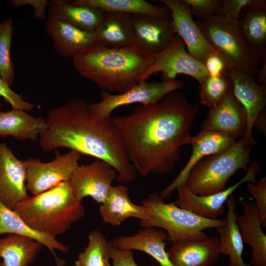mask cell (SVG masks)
I'll list each match as a JSON object with an SVG mask.
<instances>
[{
	"label": "cell",
	"mask_w": 266,
	"mask_h": 266,
	"mask_svg": "<svg viewBox=\"0 0 266 266\" xmlns=\"http://www.w3.org/2000/svg\"><path fill=\"white\" fill-rule=\"evenodd\" d=\"M199 112L184 94L174 91L158 103L138 104L132 113L112 118L130 162L140 176H146L174 169L180 147L191 143Z\"/></svg>",
	"instance_id": "obj_1"
},
{
	"label": "cell",
	"mask_w": 266,
	"mask_h": 266,
	"mask_svg": "<svg viewBox=\"0 0 266 266\" xmlns=\"http://www.w3.org/2000/svg\"><path fill=\"white\" fill-rule=\"evenodd\" d=\"M46 119L47 128L39 137L44 151L68 148L109 164L121 184L135 179L137 171L111 117L99 118L84 99L77 97L51 109Z\"/></svg>",
	"instance_id": "obj_2"
},
{
	"label": "cell",
	"mask_w": 266,
	"mask_h": 266,
	"mask_svg": "<svg viewBox=\"0 0 266 266\" xmlns=\"http://www.w3.org/2000/svg\"><path fill=\"white\" fill-rule=\"evenodd\" d=\"M154 57L136 45L112 48L96 42L73 57L72 63L84 78L104 91L120 94L141 81Z\"/></svg>",
	"instance_id": "obj_3"
},
{
	"label": "cell",
	"mask_w": 266,
	"mask_h": 266,
	"mask_svg": "<svg viewBox=\"0 0 266 266\" xmlns=\"http://www.w3.org/2000/svg\"><path fill=\"white\" fill-rule=\"evenodd\" d=\"M14 210L32 230L55 238L64 234L85 214L69 181L30 197Z\"/></svg>",
	"instance_id": "obj_4"
},
{
	"label": "cell",
	"mask_w": 266,
	"mask_h": 266,
	"mask_svg": "<svg viewBox=\"0 0 266 266\" xmlns=\"http://www.w3.org/2000/svg\"><path fill=\"white\" fill-rule=\"evenodd\" d=\"M251 149L245 145L242 137L229 149L204 157L191 169L185 186L199 196L224 190L228 181L237 171H247L251 162Z\"/></svg>",
	"instance_id": "obj_5"
},
{
	"label": "cell",
	"mask_w": 266,
	"mask_h": 266,
	"mask_svg": "<svg viewBox=\"0 0 266 266\" xmlns=\"http://www.w3.org/2000/svg\"><path fill=\"white\" fill-rule=\"evenodd\" d=\"M148 212V218L140 221L142 228H155L165 230L167 239L172 243L188 239L206 237L203 231L217 229L225 224V219H208L181 208L173 203H166L157 193H152L141 204Z\"/></svg>",
	"instance_id": "obj_6"
},
{
	"label": "cell",
	"mask_w": 266,
	"mask_h": 266,
	"mask_svg": "<svg viewBox=\"0 0 266 266\" xmlns=\"http://www.w3.org/2000/svg\"><path fill=\"white\" fill-rule=\"evenodd\" d=\"M196 22L229 69L248 74L256 79L261 67L260 63L243 36L237 21L213 15L197 19Z\"/></svg>",
	"instance_id": "obj_7"
},
{
	"label": "cell",
	"mask_w": 266,
	"mask_h": 266,
	"mask_svg": "<svg viewBox=\"0 0 266 266\" xmlns=\"http://www.w3.org/2000/svg\"><path fill=\"white\" fill-rule=\"evenodd\" d=\"M181 80L162 81L159 82L141 80L126 91L117 94L102 90L100 92L101 100L89 104L91 110L100 119L111 117L112 112L120 106L134 103L148 105L155 104L168 94L185 87Z\"/></svg>",
	"instance_id": "obj_8"
},
{
	"label": "cell",
	"mask_w": 266,
	"mask_h": 266,
	"mask_svg": "<svg viewBox=\"0 0 266 266\" xmlns=\"http://www.w3.org/2000/svg\"><path fill=\"white\" fill-rule=\"evenodd\" d=\"M80 158L81 154L73 150L64 154L56 151L55 158L48 162L34 158L24 161L28 191L35 196L69 181Z\"/></svg>",
	"instance_id": "obj_9"
},
{
	"label": "cell",
	"mask_w": 266,
	"mask_h": 266,
	"mask_svg": "<svg viewBox=\"0 0 266 266\" xmlns=\"http://www.w3.org/2000/svg\"><path fill=\"white\" fill-rule=\"evenodd\" d=\"M159 72L162 81L173 80L178 74H183L200 83L209 76L204 64L189 54L183 40L177 34L166 49L155 55L153 64L141 76L140 80H147Z\"/></svg>",
	"instance_id": "obj_10"
},
{
	"label": "cell",
	"mask_w": 266,
	"mask_h": 266,
	"mask_svg": "<svg viewBox=\"0 0 266 266\" xmlns=\"http://www.w3.org/2000/svg\"><path fill=\"white\" fill-rule=\"evenodd\" d=\"M259 165L251 162L245 175L234 185L214 194L199 196L193 194L185 185L176 189L178 198L173 203L178 207L187 210L201 217L217 219L225 211L224 203L233 192L246 182L256 183L260 172Z\"/></svg>",
	"instance_id": "obj_11"
},
{
	"label": "cell",
	"mask_w": 266,
	"mask_h": 266,
	"mask_svg": "<svg viewBox=\"0 0 266 266\" xmlns=\"http://www.w3.org/2000/svg\"><path fill=\"white\" fill-rule=\"evenodd\" d=\"M117 176L111 165L97 159L89 164L79 165L69 182L78 201L81 202L84 198L89 197L101 204L108 195Z\"/></svg>",
	"instance_id": "obj_12"
},
{
	"label": "cell",
	"mask_w": 266,
	"mask_h": 266,
	"mask_svg": "<svg viewBox=\"0 0 266 266\" xmlns=\"http://www.w3.org/2000/svg\"><path fill=\"white\" fill-rule=\"evenodd\" d=\"M228 74L232 82L233 93L243 106L247 116V126L243 136L245 145L250 148L257 142L252 134L254 123L266 106V85L258 83L251 75L228 69Z\"/></svg>",
	"instance_id": "obj_13"
},
{
	"label": "cell",
	"mask_w": 266,
	"mask_h": 266,
	"mask_svg": "<svg viewBox=\"0 0 266 266\" xmlns=\"http://www.w3.org/2000/svg\"><path fill=\"white\" fill-rule=\"evenodd\" d=\"M159 1L169 10L174 31L183 40L190 55L204 64L210 55L217 52L194 21L190 7L183 0Z\"/></svg>",
	"instance_id": "obj_14"
},
{
	"label": "cell",
	"mask_w": 266,
	"mask_h": 266,
	"mask_svg": "<svg viewBox=\"0 0 266 266\" xmlns=\"http://www.w3.org/2000/svg\"><path fill=\"white\" fill-rule=\"evenodd\" d=\"M47 10L45 31L61 56L72 59L97 42L94 33L77 28L63 19L48 4Z\"/></svg>",
	"instance_id": "obj_15"
},
{
	"label": "cell",
	"mask_w": 266,
	"mask_h": 266,
	"mask_svg": "<svg viewBox=\"0 0 266 266\" xmlns=\"http://www.w3.org/2000/svg\"><path fill=\"white\" fill-rule=\"evenodd\" d=\"M29 197L24 161L16 157L5 143L0 142V201L14 210Z\"/></svg>",
	"instance_id": "obj_16"
},
{
	"label": "cell",
	"mask_w": 266,
	"mask_h": 266,
	"mask_svg": "<svg viewBox=\"0 0 266 266\" xmlns=\"http://www.w3.org/2000/svg\"><path fill=\"white\" fill-rule=\"evenodd\" d=\"M132 21L135 45L153 55L166 49L176 35L170 16L132 15Z\"/></svg>",
	"instance_id": "obj_17"
},
{
	"label": "cell",
	"mask_w": 266,
	"mask_h": 266,
	"mask_svg": "<svg viewBox=\"0 0 266 266\" xmlns=\"http://www.w3.org/2000/svg\"><path fill=\"white\" fill-rule=\"evenodd\" d=\"M236 141L233 137L218 132L200 131L197 135L192 136L190 144L192 153L189 159L174 179L161 191L160 197L165 200L178 187L185 185L190 171L201 159L229 149Z\"/></svg>",
	"instance_id": "obj_18"
},
{
	"label": "cell",
	"mask_w": 266,
	"mask_h": 266,
	"mask_svg": "<svg viewBox=\"0 0 266 266\" xmlns=\"http://www.w3.org/2000/svg\"><path fill=\"white\" fill-rule=\"evenodd\" d=\"M167 252L174 266H211L219 259L220 241L216 235L172 243Z\"/></svg>",
	"instance_id": "obj_19"
},
{
	"label": "cell",
	"mask_w": 266,
	"mask_h": 266,
	"mask_svg": "<svg viewBox=\"0 0 266 266\" xmlns=\"http://www.w3.org/2000/svg\"><path fill=\"white\" fill-rule=\"evenodd\" d=\"M246 126L245 109L232 92L218 105L209 109L200 131L223 133L237 139L244 136Z\"/></svg>",
	"instance_id": "obj_20"
},
{
	"label": "cell",
	"mask_w": 266,
	"mask_h": 266,
	"mask_svg": "<svg viewBox=\"0 0 266 266\" xmlns=\"http://www.w3.org/2000/svg\"><path fill=\"white\" fill-rule=\"evenodd\" d=\"M166 232L155 228H144L132 236H119L111 243L116 248L122 250H138L145 252L161 266H174L165 250Z\"/></svg>",
	"instance_id": "obj_21"
},
{
	"label": "cell",
	"mask_w": 266,
	"mask_h": 266,
	"mask_svg": "<svg viewBox=\"0 0 266 266\" xmlns=\"http://www.w3.org/2000/svg\"><path fill=\"white\" fill-rule=\"evenodd\" d=\"M242 213L237 217V224L243 243L252 248L251 265L266 266V235L254 201L244 200Z\"/></svg>",
	"instance_id": "obj_22"
},
{
	"label": "cell",
	"mask_w": 266,
	"mask_h": 266,
	"mask_svg": "<svg viewBox=\"0 0 266 266\" xmlns=\"http://www.w3.org/2000/svg\"><path fill=\"white\" fill-rule=\"evenodd\" d=\"M99 211L102 221L113 226L120 225L129 218L143 221L148 217L145 207L132 201L128 188L124 184L112 186L106 199L100 206Z\"/></svg>",
	"instance_id": "obj_23"
},
{
	"label": "cell",
	"mask_w": 266,
	"mask_h": 266,
	"mask_svg": "<svg viewBox=\"0 0 266 266\" xmlns=\"http://www.w3.org/2000/svg\"><path fill=\"white\" fill-rule=\"evenodd\" d=\"M237 23L255 58L262 63L266 60V0L243 9Z\"/></svg>",
	"instance_id": "obj_24"
},
{
	"label": "cell",
	"mask_w": 266,
	"mask_h": 266,
	"mask_svg": "<svg viewBox=\"0 0 266 266\" xmlns=\"http://www.w3.org/2000/svg\"><path fill=\"white\" fill-rule=\"evenodd\" d=\"M47 128L46 119L32 116L25 110L12 109L0 111V137L35 141Z\"/></svg>",
	"instance_id": "obj_25"
},
{
	"label": "cell",
	"mask_w": 266,
	"mask_h": 266,
	"mask_svg": "<svg viewBox=\"0 0 266 266\" xmlns=\"http://www.w3.org/2000/svg\"><path fill=\"white\" fill-rule=\"evenodd\" d=\"M97 42L112 48H126L135 45L132 15L104 12L103 19L94 32Z\"/></svg>",
	"instance_id": "obj_26"
},
{
	"label": "cell",
	"mask_w": 266,
	"mask_h": 266,
	"mask_svg": "<svg viewBox=\"0 0 266 266\" xmlns=\"http://www.w3.org/2000/svg\"><path fill=\"white\" fill-rule=\"evenodd\" d=\"M6 233L24 235L39 241L52 253L56 266H65L66 261L59 258L55 250L67 253L69 252L67 246L55 238L32 230L14 210L8 208L0 201V235Z\"/></svg>",
	"instance_id": "obj_27"
},
{
	"label": "cell",
	"mask_w": 266,
	"mask_h": 266,
	"mask_svg": "<svg viewBox=\"0 0 266 266\" xmlns=\"http://www.w3.org/2000/svg\"><path fill=\"white\" fill-rule=\"evenodd\" d=\"M225 224L217 230L220 235V254L230 258L229 266H251L242 257L244 243L237 224L238 213L235 211V199L231 195L227 201Z\"/></svg>",
	"instance_id": "obj_28"
},
{
	"label": "cell",
	"mask_w": 266,
	"mask_h": 266,
	"mask_svg": "<svg viewBox=\"0 0 266 266\" xmlns=\"http://www.w3.org/2000/svg\"><path fill=\"white\" fill-rule=\"evenodd\" d=\"M43 245L28 236L8 234L0 237V258L3 266H29L35 260Z\"/></svg>",
	"instance_id": "obj_29"
},
{
	"label": "cell",
	"mask_w": 266,
	"mask_h": 266,
	"mask_svg": "<svg viewBox=\"0 0 266 266\" xmlns=\"http://www.w3.org/2000/svg\"><path fill=\"white\" fill-rule=\"evenodd\" d=\"M70 2L74 5L96 7L103 12L170 16V11L165 5L156 6L145 0H73Z\"/></svg>",
	"instance_id": "obj_30"
},
{
	"label": "cell",
	"mask_w": 266,
	"mask_h": 266,
	"mask_svg": "<svg viewBox=\"0 0 266 266\" xmlns=\"http://www.w3.org/2000/svg\"><path fill=\"white\" fill-rule=\"evenodd\" d=\"M58 14L77 28L87 32L94 33L101 23L104 12L94 7L77 5L68 0L48 1Z\"/></svg>",
	"instance_id": "obj_31"
},
{
	"label": "cell",
	"mask_w": 266,
	"mask_h": 266,
	"mask_svg": "<svg viewBox=\"0 0 266 266\" xmlns=\"http://www.w3.org/2000/svg\"><path fill=\"white\" fill-rule=\"evenodd\" d=\"M108 242L99 230L92 231L88 235V243L74 262V266H111Z\"/></svg>",
	"instance_id": "obj_32"
},
{
	"label": "cell",
	"mask_w": 266,
	"mask_h": 266,
	"mask_svg": "<svg viewBox=\"0 0 266 266\" xmlns=\"http://www.w3.org/2000/svg\"><path fill=\"white\" fill-rule=\"evenodd\" d=\"M227 72L218 77L208 76L199 83L200 102L209 109L218 105L233 92L232 82Z\"/></svg>",
	"instance_id": "obj_33"
},
{
	"label": "cell",
	"mask_w": 266,
	"mask_h": 266,
	"mask_svg": "<svg viewBox=\"0 0 266 266\" xmlns=\"http://www.w3.org/2000/svg\"><path fill=\"white\" fill-rule=\"evenodd\" d=\"M13 32L11 17L0 22V76L10 87L14 82L15 72L11 56Z\"/></svg>",
	"instance_id": "obj_34"
},
{
	"label": "cell",
	"mask_w": 266,
	"mask_h": 266,
	"mask_svg": "<svg viewBox=\"0 0 266 266\" xmlns=\"http://www.w3.org/2000/svg\"><path fill=\"white\" fill-rule=\"evenodd\" d=\"M249 194L255 200L263 228H266V177H262L256 183L249 182L247 185Z\"/></svg>",
	"instance_id": "obj_35"
},
{
	"label": "cell",
	"mask_w": 266,
	"mask_h": 266,
	"mask_svg": "<svg viewBox=\"0 0 266 266\" xmlns=\"http://www.w3.org/2000/svg\"><path fill=\"white\" fill-rule=\"evenodd\" d=\"M264 0H222L216 15L221 18L237 21L245 8L259 4Z\"/></svg>",
	"instance_id": "obj_36"
},
{
	"label": "cell",
	"mask_w": 266,
	"mask_h": 266,
	"mask_svg": "<svg viewBox=\"0 0 266 266\" xmlns=\"http://www.w3.org/2000/svg\"><path fill=\"white\" fill-rule=\"evenodd\" d=\"M0 97L9 104L12 109H18L30 111L33 109L34 104L26 100L21 95L12 90L10 86L0 76Z\"/></svg>",
	"instance_id": "obj_37"
},
{
	"label": "cell",
	"mask_w": 266,
	"mask_h": 266,
	"mask_svg": "<svg viewBox=\"0 0 266 266\" xmlns=\"http://www.w3.org/2000/svg\"><path fill=\"white\" fill-rule=\"evenodd\" d=\"M190 7L192 16L204 19L217 13L222 0H183Z\"/></svg>",
	"instance_id": "obj_38"
},
{
	"label": "cell",
	"mask_w": 266,
	"mask_h": 266,
	"mask_svg": "<svg viewBox=\"0 0 266 266\" xmlns=\"http://www.w3.org/2000/svg\"><path fill=\"white\" fill-rule=\"evenodd\" d=\"M108 249L112 266H138L130 250H122L114 247L111 241L108 242Z\"/></svg>",
	"instance_id": "obj_39"
},
{
	"label": "cell",
	"mask_w": 266,
	"mask_h": 266,
	"mask_svg": "<svg viewBox=\"0 0 266 266\" xmlns=\"http://www.w3.org/2000/svg\"><path fill=\"white\" fill-rule=\"evenodd\" d=\"M208 75L218 77L226 74L229 69L223 58L217 53L210 55L204 62Z\"/></svg>",
	"instance_id": "obj_40"
},
{
	"label": "cell",
	"mask_w": 266,
	"mask_h": 266,
	"mask_svg": "<svg viewBox=\"0 0 266 266\" xmlns=\"http://www.w3.org/2000/svg\"><path fill=\"white\" fill-rule=\"evenodd\" d=\"M12 5L19 8L27 5H31L33 8L34 18L38 20H44L45 18L46 11L48 8V0H12Z\"/></svg>",
	"instance_id": "obj_41"
},
{
	"label": "cell",
	"mask_w": 266,
	"mask_h": 266,
	"mask_svg": "<svg viewBox=\"0 0 266 266\" xmlns=\"http://www.w3.org/2000/svg\"><path fill=\"white\" fill-rule=\"evenodd\" d=\"M254 127L262 132L265 136L266 134V111L263 110L257 116L254 123Z\"/></svg>",
	"instance_id": "obj_42"
},
{
	"label": "cell",
	"mask_w": 266,
	"mask_h": 266,
	"mask_svg": "<svg viewBox=\"0 0 266 266\" xmlns=\"http://www.w3.org/2000/svg\"><path fill=\"white\" fill-rule=\"evenodd\" d=\"M262 63V66L260 67L256 79L261 84L266 85V60H264Z\"/></svg>",
	"instance_id": "obj_43"
},
{
	"label": "cell",
	"mask_w": 266,
	"mask_h": 266,
	"mask_svg": "<svg viewBox=\"0 0 266 266\" xmlns=\"http://www.w3.org/2000/svg\"><path fill=\"white\" fill-rule=\"evenodd\" d=\"M2 103L0 102V110L2 108Z\"/></svg>",
	"instance_id": "obj_44"
},
{
	"label": "cell",
	"mask_w": 266,
	"mask_h": 266,
	"mask_svg": "<svg viewBox=\"0 0 266 266\" xmlns=\"http://www.w3.org/2000/svg\"><path fill=\"white\" fill-rule=\"evenodd\" d=\"M0 266H3L2 262H0Z\"/></svg>",
	"instance_id": "obj_45"
}]
</instances>
